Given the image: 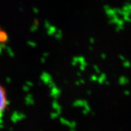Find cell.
Returning <instances> with one entry per match:
<instances>
[{
	"label": "cell",
	"instance_id": "2",
	"mask_svg": "<svg viewBox=\"0 0 131 131\" xmlns=\"http://www.w3.org/2000/svg\"><path fill=\"white\" fill-rule=\"evenodd\" d=\"M7 40V36L4 31H2L0 30V49L3 45H5V42Z\"/></svg>",
	"mask_w": 131,
	"mask_h": 131
},
{
	"label": "cell",
	"instance_id": "1",
	"mask_svg": "<svg viewBox=\"0 0 131 131\" xmlns=\"http://www.w3.org/2000/svg\"><path fill=\"white\" fill-rule=\"evenodd\" d=\"M7 107V98L5 89L0 84V125L2 124Z\"/></svg>",
	"mask_w": 131,
	"mask_h": 131
}]
</instances>
